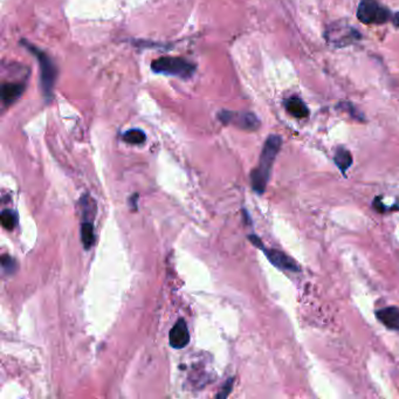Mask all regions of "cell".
<instances>
[{"instance_id": "obj_9", "label": "cell", "mask_w": 399, "mask_h": 399, "mask_svg": "<svg viewBox=\"0 0 399 399\" xmlns=\"http://www.w3.org/2000/svg\"><path fill=\"white\" fill-rule=\"evenodd\" d=\"M25 82H5L2 87V101L4 106H10L20 98L25 91Z\"/></svg>"}, {"instance_id": "obj_17", "label": "cell", "mask_w": 399, "mask_h": 399, "mask_svg": "<svg viewBox=\"0 0 399 399\" xmlns=\"http://www.w3.org/2000/svg\"><path fill=\"white\" fill-rule=\"evenodd\" d=\"M232 387H233V379L231 378V379L227 380V383L225 384V386H224L223 390L220 391V392L217 394V397L218 398H226L230 394L231 390H232Z\"/></svg>"}, {"instance_id": "obj_6", "label": "cell", "mask_w": 399, "mask_h": 399, "mask_svg": "<svg viewBox=\"0 0 399 399\" xmlns=\"http://www.w3.org/2000/svg\"><path fill=\"white\" fill-rule=\"evenodd\" d=\"M360 33L349 26H346L342 22L339 24L331 25L330 28L327 29L326 38L334 46H346L351 43L352 41L360 39Z\"/></svg>"}, {"instance_id": "obj_13", "label": "cell", "mask_w": 399, "mask_h": 399, "mask_svg": "<svg viewBox=\"0 0 399 399\" xmlns=\"http://www.w3.org/2000/svg\"><path fill=\"white\" fill-rule=\"evenodd\" d=\"M122 140L128 144L140 145L143 144L145 140H147V135H145L143 130L141 129H130L123 134Z\"/></svg>"}, {"instance_id": "obj_2", "label": "cell", "mask_w": 399, "mask_h": 399, "mask_svg": "<svg viewBox=\"0 0 399 399\" xmlns=\"http://www.w3.org/2000/svg\"><path fill=\"white\" fill-rule=\"evenodd\" d=\"M24 43L26 48L29 50V52H32L33 55H35L36 60L39 62L41 89H42L43 96L46 98V100H50L53 96V89L58 76L57 66H55L53 60L43 51H41L40 48L32 46L31 43L27 42Z\"/></svg>"}, {"instance_id": "obj_18", "label": "cell", "mask_w": 399, "mask_h": 399, "mask_svg": "<svg viewBox=\"0 0 399 399\" xmlns=\"http://www.w3.org/2000/svg\"><path fill=\"white\" fill-rule=\"evenodd\" d=\"M392 21H393L394 26H397V27H399V12H398V13H396V14H394V17H393Z\"/></svg>"}, {"instance_id": "obj_4", "label": "cell", "mask_w": 399, "mask_h": 399, "mask_svg": "<svg viewBox=\"0 0 399 399\" xmlns=\"http://www.w3.org/2000/svg\"><path fill=\"white\" fill-rule=\"evenodd\" d=\"M357 18L363 24H384L390 19V11L377 0H362L357 9Z\"/></svg>"}, {"instance_id": "obj_16", "label": "cell", "mask_w": 399, "mask_h": 399, "mask_svg": "<svg viewBox=\"0 0 399 399\" xmlns=\"http://www.w3.org/2000/svg\"><path fill=\"white\" fill-rule=\"evenodd\" d=\"M2 264H3L4 271H5L7 274H12L17 271L16 260H14L13 258H11V256L4 255L2 258Z\"/></svg>"}, {"instance_id": "obj_7", "label": "cell", "mask_w": 399, "mask_h": 399, "mask_svg": "<svg viewBox=\"0 0 399 399\" xmlns=\"http://www.w3.org/2000/svg\"><path fill=\"white\" fill-rule=\"evenodd\" d=\"M261 251H263L264 255L267 256V259L270 260L271 263H273L275 267L281 268L285 271L290 272H299L300 267L295 261H294L290 256H288L281 251L278 249H266L264 247L261 248Z\"/></svg>"}, {"instance_id": "obj_14", "label": "cell", "mask_w": 399, "mask_h": 399, "mask_svg": "<svg viewBox=\"0 0 399 399\" xmlns=\"http://www.w3.org/2000/svg\"><path fill=\"white\" fill-rule=\"evenodd\" d=\"M94 226L92 223L85 221L81 226V240L85 249H89L94 244Z\"/></svg>"}, {"instance_id": "obj_3", "label": "cell", "mask_w": 399, "mask_h": 399, "mask_svg": "<svg viewBox=\"0 0 399 399\" xmlns=\"http://www.w3.org/2000/svg\"><path fill=\"white\" fill-rule=\"evenodd\" d=\"M151 69L158 74L188 79L195 74L196 66L183 58L162 57L151 62Z\"/></svg>"}, {"instance_id": "obj_10", "label": "cell", "mask_w": 399, "mask_h": 399, "mask_svg": "<svg viewBox=\"0 0 399 399\" xmlns=\"http://www.w3.org/2000/svg\"><path fill=\"white\" fill-rule=\"evenodd\" d=\"M377 319L384 326L392 330H399V308L386 307L376 313Z\"/></svg>"}, {"instance_id": "obj_15", "label": "cell", "mask_w": 399, "mask_h": 399, "mask_svg": "<svg viewBox=\"0 0 399 399\" xmlns=\"http://www.w3.org/2000/svg\"><path fill=\"white\" fill-rule=\"evenodd\" d=\"M0 220H2V225L5 230L7 231H12L14 227L17 225V214L14 213L13 211L11 210H4L2 212V217H0Z\"/></svg>"}, {"instance_id": "obj_11", "label": "cell", "mask_w": 399, "mask_h": 399, "mask_svg": "<svg viewBox=\"0 0 399 399\" xmlns=\"http://www.w3.org/2000/svg\"><path fill=\"white\" fill-rule=\"evenodd\" d=\"M285 107L292 116L296 118H303L309 115V109L303 101L299 98H290L285 102Z\"/></svg>"}, {"instance_id": "obj_5", "label": "cell", "mask_w": 399, "mask_h": 399, "mask_svg": "<svg viewBox=\"0 0 399 399\" xmlns=\"http://www.w3.org/2000/svg\"><path fill=\"white\" fill-rule=\"evenodd\" d=\"M219 120L224 124H234L240 129L254 131L260 126L259 118L253 113H237V111L224 110L219 113Z\"/></svg>"}, {"instance_id": "obj_8", "label": "cell", "mask_w": 399, "mask_h": 399, "mask_svg": "<svg viewBox=\"0 0 399 399\" xmlns=\"http://www.w3.org/2000/svg\"><path fill=\"white\" fill-rule=\"evenodd\" d=\"M170 345L174 349H183L189 344L190 334L188 329V324L184 319H180L174 324L169 335Z\"/></svg>"}, {"instance_id": "obj_12", "label": "cell", "mask_w": 399, "mask_h": 399, "mask_svg": "<svg viewBox=\"0 0 399 399\" xmlns=\"http://www.w3.org/2000/svg\"><path fill=\"white\" fill-rule=\"evenodd\" d=\"M335 164L338 166V169L345 172L352 164V156L350 152L344 148H338L334 156Z\"/></svg>"}, {"instance_id": "obj_1", "label": "cell", "mask_w": 399, "mask_h": 399, "mask_svg": "<svg viewBox=\"0 0 399 399\" xmlns=\"http://www.w3.org/2000/svg\"><path fill=\"white\" fill-rule=\"evenodd\" d=\"M282 139L278 135H271L264 142L262 152H261L260 156L259 165L251 173L252 188L259 195L263 193L264 190H266L272 167H273L274 160L279 154Z\"/></svg>"}]
</instances>
